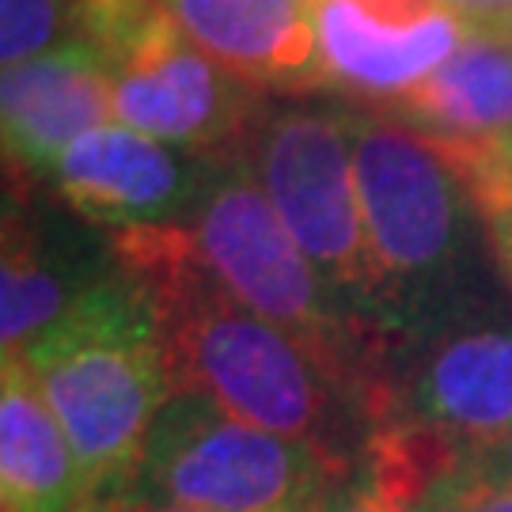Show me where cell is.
Listing matches in <instances>:
<instances>
[{
  "label": "cell",
  "instance_id": "6da1fadb",
  "mask_svg": "<svg viewBox=\"0 0 512 512\" xmlns=\"http://www.w3.org/2000/svg\"><path fill=\"white\" fill-rule=\"evenodd\" d=\"M110 251L148 293L171 391L315 448L338 471L365 456V418L293 334L262 319L202 262L183 224L110 232Z\"/></svg>",
  "mask_w": 512,
  "mask_h": 512
},
{
  "label": "cell",
  "instance_id": "7a4b0ae2",
  "mask_svg": "<svg viewBox=\"0 0 512 512\" xmlns=\"http://www.w3.org/2000/svg\"><path fill=\"white\" fill-rule=\"evenodd\" d=\"M353 164L380 277V323L391 334L497 304L486 277L490 228L459 167L429 137L391 114L357 110Z\"/></svg>",
  "mask_w": 512,
  "mask_h": 512
},
{
  "label": "cell",
  "instance_id": "3957f363",
  "mask_svg": "<svg viewBox=\"0 0 512 512\" xmlns=\"http://www.w3.org/2000/svg\"><path fill=\"white\" fill-rule=\"evenodd\" d=\"M61 421L99 505L133 494L171 372L148 293L118 266L19 353Z\"/></svg>",
  "mask_w": 512,
  "mask_h": 512
},
{
  "label": "cell",
  "instance_id": "277c9868",
  "mask_svg": "<svg viewBox=\"0 0 512 512\" xmlns=\"http://www.w3.org/2000/svg\"><path fill=\"white\" fill-rule=\"evenodd\" d=\"M183 228L220 285L293 334L365 418L368 395L380 380L395 334L353 315L330 293L262 194L251 167L243 164L239 148L209 156Z\"/></svg>",
  "mask_w": 512,
  "mask_h": 512
},
{
  "label": "cell",
  "instance_id": "5b68a950",
  "mask_svg": "<svg viewBox=\"0 0 512 512\" xmlns=\"http://www.w3.org/2000/svg\"><path fill=\"white\" fill-rule=\"evenodd\" d=\"M353 118L357 110L346 103H266L239 156L330 293L353 315L380 323V277L353 164Z\"/></svg>",
  "mask_w": 512,
  "mask_h": 512
},
{
  "label": "cell",
  "instance_id": "8992f818",
  "mask_svg": "<svg viewBox=\"0 0 512 512\" xmlns=\"http://www.w3.org/2000/svg\"><path fill=\"white\" fill-rule=\"evenodd\" d=\"M315 448L220 410L198 391H171L152 421L133 497L202 512H315L330 482Z\"/></svg>",
  "mask_w": 512,
  "mask_h": 512
},
{
  "label": "cell",
  "instance_id": "52a82bcc",
  "mask_svg": "<svg viewBox=\"0 0 512 512\" xmlns=\"http://www.w3.org/2000/svg\"><path fill=\"white\" fill-rule=\"evenodd\" d=\"M368 433L414 429L459 456H501L512 437V323L497 304L395 334L368 395Z\"/></svg>",
  "mask_w": 512,
  "mask_h": 512
},
{
  "label": "cell",
  "instance_id": "ba28073f",
  "mask_svg": "<svg viewBox=\"0 0 512 512\" xmlns=\"http://www.w3.org/2000/svg\"><path fill=\"white\" fill-rule=\"evenodd\" d=\"M114 122L186 152H236L266 99L160 16L110 61Z\"/></svg>",
  "mask_w": 512,
  "mask_h": 512
},
{
  "label": "cell",
  "instance_id": "9c48e42d",
  "mask_svg": "<svg viewBox=\"0 0 512 512\" xmlns=\"http://www.w3.org/2000/svg\"><path fill=\"white\" fill-rule=\"evenodd\" d=\"M308 16L323 88L376 110L440 69L471 31L444 0H311Z\"/></svg>",
  "mask_w": 512,
  "mask_h": 512
},
{
  "label": "cell",
  "instance_id": "30bf717a",
  "mask_svg": "<svg viewBox=\"0 0 512 512\" xmlns=\"http://www.w3.org/2000/svg\"><path fill=\"white\" fill-rule=\"evenodd\" d=\"M209 156L156 141L122 122L84 133L54 167L61 202L88 224L110 232L183 224Z\"/></svg>",
  "mask_w": 512,
  "mask_h": 512
},
{
  "label": "cell",
  "instance_id": "8fae6325",
  "mask_svg": "<svg viewBox=\"0 0 512 512\" xmlns=\"http://www.w3.org/2000/svg\"><path fill=\"white\" fill-rule=\"evenodd\" d=\"M4 152L8 164L50 179L65 148L114 122V76L84 42L4 69Z\"/></svg>",
  "mask_w": 512,
  "mask_h": 512
},
{
  "label": "cell",
  "instance_id": "7c38bea8",
  "mask_svg": "<svg viewBox=\"0 0 512 512\" xmlns=\"http://www.w3.org/2000/svg\"><path fill=\"white\" fill-rule=\"evenodd\" d=\"M194 46L258 92L323 88L319 42L300 0H156Z\"/></svg>",
  "mask_w": 512,
  "mask_h": 512
},
{
  "label": "cell",
  "instance_id": "4fadbf2b",
  "mask_svg": "<svg viewBox=\"0 0 512 512\" xmlns=\"http://www.w3.org/2000/svg\"><path fill=\"white\" fill-rule=\"evenodd\" d=\"M380 114L444 152L505 145L512 141V46L490 31H467L456 54Z\"/></svg>",
  "mask_w": 512,
  "mask_h": 512
},
{
  "label": "cell",
  "instance_id": "5bb4252c",
  "mask_svg": "<svg viewBox=\"0 0 512 512\" xmlns=\"http://www.w3.org/2000/svg\"><path fill=\"white\" fill-rule=\"evenodd\" d=\"M118 270L110 251H80V243L46 232L27 209L8 205L4 213V258H0V342L4 353H19L38 334L61 323Z\"/></svg>",
  "mask_w": 512,
  "mask_h": 512
},
{
  "label": "cell",
  "instance_id": "9a60e30c",
  "mask_svg": "<svg viewBox=\"0 0 512 512\" xmlns=\"http://www.w3.org/2000/svg\"><path fill=\"white\" fill-rule=\"evenodd\" d=\"M0 505L4 512L103 509L61 421L19 357H4L0 376Z\"/></svg>",
  "mask_w": 512,
  "mask_h": 512
},
{
  "label": "cell",
  "instance_id": "2e32d148",
  "mask_svg": "<svg viewBox=\"0 0 512 512\" xmlns=\"http://www.w3.org/2000/svg\"><path fill=\"white\" fill-rule=\"evenodd\" d=\"M399 505V501H395ZM403 512H512V467L497 456L459 459L440 471Z\"/></svg>",
  "mask_w": 512,
  "mask_h": 512
},
{
  "label": "cell",
  "instance_id": "e0dca14e",
  "mask_svg": "<svg viewBox=\"0 0 512 512\" xmlns=\"http://www.w3.org/2000/svg\"><path fill=\"white\" fill-rule=\"evenodd\" d=\"M76 35V0H0V61L27 65L69 46Z\"/></svg>",
  "mask_w": 512,
  "mask_h": 512
},
{
  "label": "cell",
  "instance_id": "ac0fdd59",
  "mask_svg": "<svg viewBox=\"0 0 512 512\" xmlns=\"http://www.w3.org/2000/svg\"><path fill=\"white\" fill-rule=\"evenodd\" d=\"M315 512H403V509H399V505L376 486V478L357 463L353 471L338 475L327 490H323Z\"/></svg>",
  "mask_w": 512,
  "mask_h": 512
},
{
  "label": "cell",
  "instance_id": "d6986e66",
  "mask_svg": "<svg viewBox=\"0 0 512 512\" xmlns=\"http://www.w3.org/2000/svg\"><path fill=\"white\" fill-rule=\"evenodd\" d=\"M444 8L456 12L471 31H494L512 16V0H444Z\"/></svg>",
  "mask_w": 512,
  "mask_h": 512
},
{
  "label": "cell",
  "instance_id": "ffe728a7",
  "mask_svg": "<svg viewBox=\"0 0 512 512\" xmlns=\"http://www.w3.org/2000/svg\"><path fill=\"white\" fill-rule=\"evenodd\" d=\"M486 228H490V239H494L497 266H501V274H505V281H509L512 289V213L509 217L486 220Z\"/></svg>",
  "mask_w": 512,
  "mask_h": 512
},
{
  "label": "cell",
  "instance_id": "44dd1931",
  "mask_svg": "<svg viewBox=\"0 0 512 512\" xmlns=\"http://www.w3.org/2000/svg\"><path fill=\"white\" fill-rule=\"evenodd\" d=\"M99 512H202V509H183V505H160V501H145V497H118L103 505Z\"/></svg>",
  "mask_w": 512,
  "mask_h": 512
},
{
  "label": "cell",
  "instance_id": "7402d4cb",
  "mask_svg": "<svg viewBox=\"0 0 512 512\" xmlns=\"http://www.w3.org/2000/svg\"><path fill=\"white\" fill-rule=\"evenodd\" d=\"M490 35H497L501 42H509V46H512V16L505 19V23H497L494 31H490Z\"/></svg>",
  "mask_w": 512,
  "mask_h": 512
},
{
  "label": "cell",
  "instance_id": "603a6c76",
  "mask_svg": "<svg viewBox=\"0 0 512 512\" xmlns=\"http://www.w3.org/2000/svg\"><path fill=\"white\" fill-rule=\"evenodd\" d=\"M497 459H505V463H509V467H512V437H509V444L501 448V456H497Z\"/></svg>",
  "mask_w": 512,
  "mask_h": 512
},
{
  "label": "cell",
  "instance_id": "cb8c5ba5",
  "mask_svg": "<svg viewBox=\"0 0 512 512\" xmlns=\"http://www.w3.org/2000/svg\"><path fill=\"white\" fill-rule=\"evenodd\" d=\"M300 4H304V8H311V0H300Z\"/></svg>",
  "mask_w": 512,
  "mask_h": 512
}]
</instances>
